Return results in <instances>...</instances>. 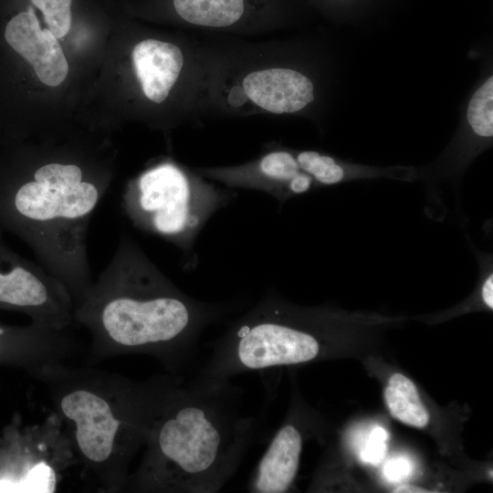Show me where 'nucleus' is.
<instances>
[{
	"label": "nucleus",
	"mask_w": 493,
	"mask_h": 493,
	"mask_svg": "<svg viewBox=\"0 0 493 493\" xmlns=\"http://www.w3.org/2000/svg\"><path fill=\"white\" fill-rule=\"evenodd\" d=\"M303 446L300 428L286 421L269 441L246 489L252 493H284L290 489L298 474Z\"/></svg>",
	"instance_id": "f8f14e48"
},
{
	"label": "nucleus",
	"mask_w": 493,
	"mask_h": 493,
	"mask_svg": "<svg viewBox=\"0 0 493 493\" xmlns=\"http://www.w3.org/2000/svg\"><path fill=\"white\" fill-rule=\"evenodd\" d=\"M229 309L183 292L122 232L109 264L74 306V320L97 349L152 355L171 375L184 377L205 330Z\"/></svg>",
	"instance_id": "f257e3e1"
},
{
	"label": "nucleus",
	"mask_w": 493,
	"mask_h": 493,
	"mask_svg": "<svg viewBox=\"0 0 493 493\" xmlns=\"http://www.w3.org/2000/svg\"><path fill=\"white\" fill-rule=\"evenodd\" d=\"M0 435V492H55L58 469L38 432L13 425Z\"/></svg>",
	"instance_id": "9d476101"
},
{
	"label": "nucleus",
	"mask_w": 493,
	"mask_h": 493,
	"mask_svg": "<svg viewBox=\"0 0 493 493\" xmlns=\"http://www.w3.org/2000/svg\"><path fill=\"white\" fill-rule=\"evenodd\" d=\"M301 169L309 173L318 185L344 183L343 163L316 151L296 152Z\"/></svg>",
	"instance_id": "f3484780"
},
{
	"label": "nucleus",
	"mask_w": 493,
	"mask_h": 493,
	"mask_svg": "<svg viewBox=\"0 0 493 493\" xmlns=\"http://www.w3.org/2000/svg\"><path fill=\"white\" fill-rule=\"evenodd\" d=\"M179 378L121 381L115 393L95 384H77L64 391L58 410L83 460L116 486L124 483L131 459L144 446L158 411Z\"/></svg>",
	"instance_id": "20e7f679"
},
{
	"label": "nucleus",
	"mask_w": 493,
	"mask_h": 493,
	"mask_svg": "<svg viewBox=\"0 0 493 493\" xmlns=\"http://www.w3.org/2000/svg\"><path fill=\"white\" fill-rule=\"evenodd\" d=\"M0 226V309L25 313L40 327L63 330L74 320V301L67 287L43 266L14 250Z\"/></svg>",
	"instance_id": "423d86ee"
},
{
	"label": "nucleus",
	"mask_w": 493,
	"mask_h": 493,
	"mask_svg": "<svg viewBox=\"0 0 493 493\" xmlns=\"http://www.w3.org/2000/svg\"><path fill=\"white\" fill-rule=\"evenodd\" d=\"M58 342V334L54 330L32 324L28 327H9L0 324V359L12 358L17 350L39 349Z\"/></svg>",
	"instance_id": "2eb2a0df"
},
{
	"label": "nucleus",
	"mask_w": 493,
	"mask_h": 493,
	"mask_svg": "<svg viewBox=\"0 0 493 493\" xmlns=\"http://www.w3.org/2000/svg\"><path fill=\"white\" fill-rule=\"evenodd\" d=\"M177 15L185 22L209 28L236 26L243 18L246 0H173Z\"/></svg>",
	"instance_id": "ddd939ff"
},
{
	"label": "nucleus",
	"mask_w": 493,
	"mask_h": 493,
	"mask_svg": "<svg viewBox=\"0 0 493 493\" xmlns=\"http://www.w3.org/2000/svg\"><path fill=\"white\" fill-rule=\"evenodd\" d=\"M384 401L393 417L403 424L424 428L429 413L424 405L415 384L405 375L393 373L384 390Z\"/></svg>",
	"instance_id": "4468645a"
},
{
	"label": "nucleus",
	"mask_w": 493,
	"mask_h": 493,
	"mask_svg": "<svg viewBox=\"0 0 493 493\" xmlns=\"http://www.w3.org/2000/svg\"><path fill=\"white\" fill-rule=\"evenodd\" d=\"M187 62L183 48L170 41L142 39L131 50V63L142 93L156 105L170 97Z\"/></svg>",
	"instance_id": "9b49d317"
},
{
	"label": "nucleus",
	"mask_w": 493,
	"mask_h": 493,
	"mask_svg": "<svg viewBox=\"0 0 493 493\" xmlns=\"http://www.w3.org/2000/svg\"><path fill=\"white\" fill-rule=\"evenodd\" d=\"M393 492L395 493H425L430 492L429 490H425L422 488H417L412 485H402L397 488H395Z\"/></svg>",
	"instance_id": "412c9836"
},
{
	"label": "nucleus",
	"mask_w": 493,
	"mask_h": 493,
	"mask_svg": "<svg viewBox=\"0 0 493 493\" xmlns=\"http://www.w3.org/2000/svg\"><path fill=\"white\" fill-rule=\"evenodd\" d=\"M86 157L15 148L0 161V226L29 246L74 304L93 282L88 228L112 178L108 163Z\"/></svg>",
	"instance_id": "f03ea898"
},
{
	"label": "nucleus",
	"mask_w": 493,
	"mask_h": 493,
	"mask_svg": "<svg viewBox=\"0 0 493 493\" xmlns=\"http://www.w3.org/2000/svg\"><path fill=\"white\" fill-rule=\"evenodd\" d=\"M411 464L409 460L403 457H396L386 462L383 474L389 481L398 482L409 476L411 473Z\"/></svg>",
	"instance_id": "aec40b11"
},
{
	"label": "nucleus",
	"mask_w": 493,
	"mask_h": 493,
	"mask_svg": "<svg viewBox=\"0 0 493 493\" xmlns=\"http://www.w3.org/2000/svg\"><path fill=\"white\" fill-rule=\"evenodd\" d=\"M244 391L230 380L184 377L151 426L138 470V492L216 493L258 438L262 416L243 409Z\"/></svg>",
	"instance_id": "7ed1b4c3"
},
{
	"label": "nucleus",
	"mask_w": 493,
	"mask_h": 493,
	"mask_svg": "<svg viewBox=\"0 0 493 493\" xmlns=\"http://www.w3.org/2000/svg\"><path fill=\"white\" fill-rule=\"evenodd\" d=\"M224 92L230 108L272 114L300 112L315 99L314 83L308 75L270 64L242 72Z\"/></svg>",
	"instance_id": "0eeeda50"
},
{
	"label": "nucleus",
	"mask_w": 493,
	"mask_h": 493,
	"mask_svg": "<svg viewBox=\"0 0 493 493\" xmlns=\"http://www.w3.org/2000/svg\"><path fill=\"white\" fill-rule=\"evenodd\" d=\"M27 63L44 85L58 87L68 74V63L58 38L42 28L31 7L16 12L2 23L0 58Z\"/></svg>",
	"instance_id": "6e6552de"
},
{
	"label": "nucleus",
	"mask_w": 493,
	"mask_h": 493,
	"mask_svg": "<svg viewBox=\"0 0 493 493\" xmlns=\"http://www.w3.org/2000/svg\"><path fill=\"white\" fill-rule=\"evenodd\" d=\"M387 438L388 434L384 428L381 426L373 428L361 453L362 459L366 463L378 465L385 455Z\"/></svg>",
	"instance_id": "6ab92c4d"
},
{
	"label": "nucleus",
	"mask_w": 493,
	"mask_h": 493,
	"mask_svg": "<svg viewBox=\"0 0 493 493\" xmlns=\"http://www.w3.org/2000/svg\"><path fill=\"white\" fill-rule=\"evenodd\" d=\"M235 194L199 173L164 161L129 183L121 205L136 228L171 242L189 256L205 225Z\"/></svg>",
	"instance_id": "39448f33"
},
{
	"label": "nucleus",
	"mask_w": 493,
	"mask_h": 493,
	"mask_svg": "<svg viewBox=\"0 0 493 493\" xmlns=\"http://www.w3.org/2000/svg\"><path fill=\"white\" fill-rule=\"evenodd\" d=\"M198 173L230 188L259 190L274 196L280 204L292 196L318 186L304 172L296 152L270 151L245 164L230 167L200 168Z\"/></svg>",
	"instance_id": "1a4fd4ad"
},
{
	"label": "nucleus",
	"mask_w": 493,
	"mask_h": 493,
	"mask_svg": "<svg viewBox=\"0 0 493 493\" xmlns=\"http://www.w3.org/2000/svg\"><path fill=\"white\" fill-rule=\"evenodd\" d=\"M43 14L50 32L58 39L65 37L71 26L72 0H30Z\"/></svg>",
	"instance_id": "a211bd4d"
},
{
	"label": "nucleus",
	"mask_w": 493,
	"mask_h": 493,
	"mask_svg": "<svg viewBox=\"0 0 493 493\" xmlns=\"http://www.w3.org/2000/svg\"><path fill=\"white\" fill-rule=\"evenodd\" d=\"M467 120L477 136H493V77L489 76L472 95L467 110Z\"/></svg>",
	"instance_id": "dca6fc26"
}]
</instances>
